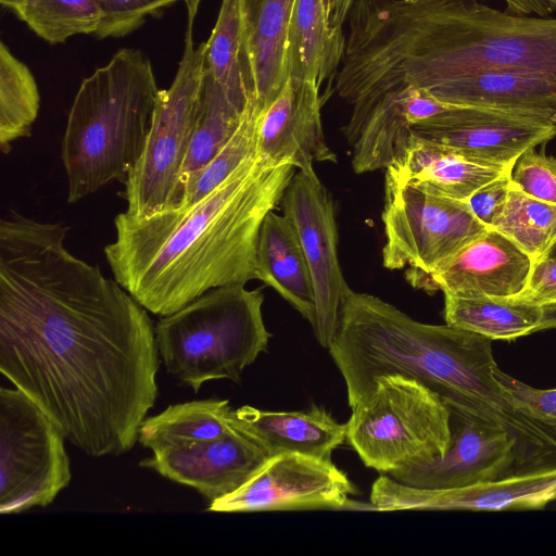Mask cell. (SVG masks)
I'll return each mask as SVG.
<instances>
[{
  "label": "cell",
  "mask_w": 556,
  "mask_h": 556,
  "mask_svg": "<svg viewBox=\"0 0 556 556\" xmlns=\"http://www.w3.org/2000/svg\"><path fill=\"white\" fill-rule=\"evenodd\" d=\"M355 0H323L327 21L332 28H342Z\"/></svg>",
  "instance_id": "cell-39"
},
{
  "label": "cell",
  "mask_w": 556,
  "mask_h": 556,
  "mask_svg": "<svg viewBox=\"0 0 556 556\" xmlns=\"http://www.w3.org/2000/svg\"><path fill=\"white\" fill-rule=\"evenodd\" d=\"M384 190L382 264L388 269L429 273L490 228L466 201L435 194L388 173Z\"/></svg>",
  "instance_id": "cell-9"
},
{
  "label": "cell",
  "mask_w": 556,
  "mask_h": 556,
  "mask_svg": "<svg viewBox=\"0 0 556 556\" xmlns=\"http://www.w3.org/2000/svg\"><path fill=\"white\" fill-rule=\"evenodd\" d=\"M470 157L452 148L413 137L388 174L435 194L467 201L478 189L514 168Z\"/></svg>",
  "instance_id": "cell-20"
},
{
  "label": "cell",
  "mask_w": 556,
  "mask_h": 556,
  "mask_svg": "<svg viewBox=\"0 0 556 556\" xmlns=\"http://www.w3.org/2000/svg\"><path fill=\"white\" fill-rule=\"evenodd\" d=\"M450 105L418 87L408 86L384 94L366 114L352 144L354 172L387 169L401 160L412 144L413 125Z\"/></svg>",
  "instance_id": "cell-18"
},
{
  "label": "cell",
  "mask_w": 556,
  "mask_h": 556,
  "mask_svg": "<svg viewBox=\"0 0 556 556\" xmlns=\"http://www.w3.org/2000/svg\"><path fill=\"white\" fill-rule=\"evenodd\" d=\"M65 437L23 391L0 390V514L46 507L72 478Z\"/></svg>",
  "instance_id": "cell-8"
},
{
  "label": "cell",
  "mask_w": 556,
  "mask_h": 556,
  "mask_svg": "<svg viewBox=\"0 0 556 556\" xmlns=\"http://www.w3.org/2000/svg\"><path fill=\"white\" fill-rule=\"evenodd\" d=\"M543 312L542 331L556 329V257H544L533 264L526 288L511 296Z\"/></svg>",
  "instance_id": "cell-35"
},
{
  "label": "cell",
  "mask_w": 556,
  "mask_h": 556,
  "mask_svg": "<svg viewBox=\"0 0 556 556\" xmlns=\"http://www.w3.org/2000/svg\"><path fill=\"white\" fill-rule=\"evenodd\" d=\"M338 94L358 127L384 94L431 92L488 72H528L556 83V18L502 12L478 0H355Z\"/></svg>",
  "instance_id": "cell-2"
},
{
  "label": "cell",
  "mask_w": 556,
  "mask_h": 556,
  "mask_svg": "<svg viewBox=\"0 0 556 556\" xmlns=\"http://www.w3.org/2000/svg\"><path fill=\"white\" fill-rule=\"evenodd\" d=\"M346 39L329 26L323 0H295L287 35L288 77L318 87L342 62Z\"/></svg>",
  "instance_id": "cell-24"
},
{
  "label": "cell",
  "mask_w": 556,
  "mask_h": 556,
  "mask_svg": "<svg viewBox=\"0 0 556 556\" xmlns=\"http://www.w3.org/2000/svg\"><path fill=\"white\" fill-rule=\"evenodd\" d=\"M242 114L204 71L191 140L170 208L181 185L220 151L238 128Z\"/></svg>",
  "instance_id": "cell-28"
},
{
  "label": "cell",
  "mask_w": 556,
  "mask_h": 556,
  "mask_svg": "<svg viewBox=\"0 0 556 556\" xmlns=\"http://www.w3.org/2000/svg\"><path fill=\"white\" fill-rule=\"evenodd\" d=\"M511 179L525 193L556 204V156L527 150L516 161Z\"/></svg>",
  "instance_id": "cell-34"
},
{
  "label": "cell",
  "mask_w": 556,
  "mask_h": 556,
  "mask_svg": "<svg viewBox=\"0 0 556 556\" xmlns=\"http://www.w3.org/2000/svg\"><path fill=\"white\" fill-rule=\"evenodd\" d=\"M444 319L492 341H515L542 331L540 307L509 298H457L444 295Z\"/></svg>",
  "instance_id": "cell-26"
},
{
  "label": "cell",
  "mask_w": 556,
  "mask_h": 556,
  "mask_svg": "<svg viewBox=\"0 0 556 556\" xmlns=\"http://www.w3.org/2000/svg\"><path fill=\"white\" fill-rule=\"evenodd\" d=\"M490 228L513 241L534 264L556 243V204L538 200L511 182Z\"/></svg>",
  "instance_id": "cell-29"
},
{
  "label": "cell",
  "mask_w": 556,
  "mask_h": 556,
  "mask_svg": "<svg viewBox=\"0 0 556 556\" xmlns=\"http://www.w3.org/2000/svg\"><path fill=\"white\" fill-rule=\"evenodd\" d=\"M267 452L231 421L222 437L152 451L140 466L197 490L211 502L232 493L268 460Z\"/></svg>",
  "instance_id": "cell-15"
},
{
  "label": "cell",
  "mask_w": 556,
  "mask_h": 556,
  "mask_svg": "<svg viewBox=\"0 0 556 556\" xmlns=\"http://www.w3.org/2000/svg\"><path fill=\"white\" fill-rule=\"evenodd\" d=\"M15 15L49 43L94 35L101 22L99 0H29Z\"/></svg>",
  "instance_id": "cell-32"
},
{
  "label": "cell",
  "mask_w": 556,
  "mask_h": 556,
  "mask_svg": "<svg viewBox=\"0 0 556 556\" xmlns=\"http://www.w3.org/2000/svg\"><path fill=\"white\" fill-rule=\"evenodd\" d=\"M283 215L293 225L302 244L314 285L319 344L329 349L334 338L341 305L351 291L338 257V230L330 193L317 174L299 170L282 197Z\"/></svg>",
  "instance_id": "cell-10"
},
{
  "label": "cell",
  "mask_w": 556,
  "mask_h": 556,
  "mask_svg": "<svg viewBox=\"0 0 556 556\" xmlns=\"http://www.w3.org/2000/svg\"><path fill=\"white\" fill-rule=\"evenodd\" d=\"M429 93L448 104L528 113L556 124V83L536 73H481L448 81Z\"/></svg>",
  "instance_id": "cell-21"
},
{
  "label": "cell",
  "mask_w": 556,
  "mask_h": 556,
  "mask_svg": "<svg viewBox=\"0 0 556 556\" xmlns=\"http://www.w3.org/2000/svg\"><path fill=\"white\" fill-rule=\"evenodd\" d=\"M231 421L269 457L300 453L331 460L333 450L346 440V425L316 405L295 412H271L244 405L232 410Z\"/></svg>",
  "instance_id": "cell-19"
},
{
  "label": "cell",
  "mask_w": 556,
  "mask_h": 556,
  "mask_svg": "<svg viewBox=\"0 0 556 556\" xmlns=\"http://www.w3.org/2000/svg\"><path fill=\"white\" fill-rule=\"evenodd\" d=\"M412 134L477 160L510 165L527 150L552 140L556 124L528 113L451 104L414 124Z\"/></svg>",
  "instance_id": "cell-12"
},
{
  "label": "cell",
  "mask_w": 556,
  "mask_h": 556,
  "mask_svg": "<svg viewBox=\"0 0 556 556\" xmlns=\"http://www.w3.org/2000/svg\"><path fill=\"white\" fill-rule=\"evenodd\" d=\"M294 174L291 163L255 155L193 204L148 217L119 213L104 248L114 279L161 317L214 288L257 279L262 224Z\"/></svg>",
  "instance_id": "cell-3"
},
{
  "label": "cell",
  "mask_w": 556,
  "mask_h": 556,
  "mask_svg": "<svg viewBox=\"0 0 556 556\" xmlns=\"http://www.w3.org/2000/svg\"><path fill=\"white\" fill-rule=\"evenodd\" d=\"M256 275L315 325L311 270L298 233L283 214L270 211L264 218L257 240Z\"/></svg>",
  "instance_id": "cell-23"
},
{
  "label": "cell",
  "mask_w": 556,
  "mask_h": 556,
  "mask_svg": "<svg viewBox=\"0 0 556 556\" xmlns=\"http://www.w3.org/2000/svg\"><path fill=\"white\" fill-rule=\"evenodd\" d=\"M28 1L29 0H0L2 7L11 10L14 13L23 8Z\"/></svg>",
  "instance_id": "cell-41"
},
{
  "label": "cell",
  "mask_w": 556,
  "mask_h": 556,
  "mask_svg": "<svg viewBox=\"0 0 556 556\" xmlns=\"http://www.w3.org/2000/svg\"><path fill=\"white\" fill-rule=\"evenodd\" d=\"M451 418L453 441L443 458L388 476L413 486L450 489L513 475L514 443L504 431L453 409Z\"/></svg>",
  "instance_id": "cell-16"
},
{
  "label": "cell",
  "mask_w": 556,
  "mask_h": 556,
  "mask_svg": "<svg viewBox=\"0 0 556 556\" xmlns=\"http://www.w3.org/2000/svg\"><path fill=\"white\" fill-rule=\"evenodd\" d=\"M228 400L205 399L173 404L142 421L138 441L151 451L222 437L231 428Z\"/></svg>",
  "instance_id": "cell-25"
},
{
  "label": "cell",
  "mask_w": 556,
  "mask_h": 556,
  "mask_svg": "<svg viewBox=\"0 0 556 556\" xmlns=\"http://www.w3.org/2000/svg\"><path fill=\"white\" fill-rule=\"evenodd\" d=\"M355 488L331 460L286 453L271 456L243 485L210 503L208 511L345 509Z\"/></svg>",
  "instance_id": "cell-11"
},
{
  "label": "cell",
  "mask_w": 556,
  "mask_h": 556,
  "mask_svg": "<svg viewBox=\"0 0 556 556\" xmlns=\"http://www.w3.org/2000/svg\"><path fill=\"white\" fill-rule=\"evenodd\" d=\"M513 169L478 189L466 202L475 216L488 227L504 205L513 182Z\"/></svg>",
  "instance_id": "cell-37"
},
{
  "label": "cell",
  "mask_w": 556,
  "mask_h": 556,
  "mask_svg": "<svg viewBox=\"0 0 556 556\" xmlns=\"http://www.w3.org/2000/svg\"><path fill=\"white\" fill-rule=\"evenodd\" d=\"M532 260L493 228L429 273L406 269L405 278L429 294L457 298H511L527 286Z\"/></svg>",
  "instance_id": "cell-14"
},
{
  "label": "cell",
  "mask_w": 556,
  "mask_h": 556,
  "mask_svg": "<svg viewBox=\"0 0 556 556\" xmlns=\"http://www.w3.org/2000/svg\"><path fill=\"white\" fill-rule=\"evenodd\" d=\"M319 87L288 77L277 97L261 112L257 155L271 163H291L315 174V162H336L321 125Z\"/></svg>",
  "instance_id": "cell-17"
},
{
  "label": "cell",
  "mask_w": 556,
  "mask_h": 556,
  "mask_svg": "<svg viewBox=\"0 0 556 556\" xmlns=\"http://www.w3.org/2000/svg\"><path fill=\"white\" fill-rule=\"evenodd\" d=\"M263 302L260 290L230 285L163 316L155 326V341L167 372L194 393L211 380L240 382L242 371L266 351L271 337Z\"/></svg>",
  "instance_id": "cell-5"
},
{
  "label": "cell",
  "mask_w": 556,
  "mask_h": 556,
  "mask_svg": "<svg viewBox=\"0 0 556 556\" xmlns=\"http://www.w3.org/2000/svg\"><path fill=\"white\" fill-rule=\"evenodd\" d=\"M204 71L205 42L194 47L193 24H187L175 78L168 89H160L142 153L124 180L122 195L129 215L148 217L172 207L191 140Z\"/></svg>",
  "instance_id": "cell-7"
},
{
  "label": "cell",
  "mask_w": 556,
  "mask_h": 556,
  "mask_svg": "<svg viewBox=\"0 0 556 556\" xmlns=\"http://www.w3.org/2000/svg\"><path fill=\"white\" fill-rule=\"evenodd\" d=\"M159 91L150 60L132 48L81 81L62 140L70 203L125 180L142 153Z\"/></svg>",
  "instance_id": "cell-4"
},
{
  "label": "cell",
  "mask_w": 556,
  "mask_h": 556,
  "mask_svg": "<svg viewBox=\"0 0 556 556\" xmlns=\"http://www.w3.org/2000/svg\"><path fill=\"white\" fill-rule=\"evenodd\" d=\"M40 97L30 70L0 43V147L9 153L12 143L28 137L38 116Z\"/></svg>",
  "instance_id": "cell-30"
},
{
  "label": "cell",
  "mask_w": 556,
  "mask_h": 556,
  "mask_svg": "<svg viewBox=\"0 0 556 556\" xmlns=\"http://www.w3.org/2000/svg\"><path fill=\"white\" fill-rule=\"evenodd\" d=\"M294 1L241 0L245 56L262 111L288 79L287 35Z\"/></svg>",
  "instance_id": "cell-22"
},
{
  "label": "cell",
  "mask_w": 556,
  "mask_h": 556,
  "mask_svg": "<svg viewBox=\"0 0 556 556\" xmlns=\"http://www.w3.org/2000/svg\"><path fill=\"white\" fill-rule=\"evenodd\" d=\"M205 71L239 110L244 111L255 101L244 49L241 0H222L216 23L205 41Z\"/></svg>",
  "instance_id": "cell-27"
},
{
  "label": "cell",
  "mask_w": 556,
  "mask_h": 556,
  "mask_svg": "<svg viewBox=\"0 0 556 556\" xmlns=\"http://www.w3.org/2000/svg\"><path fill=\"white\" fill-rule=\"evenodd\" d=\"M495 377L508 394L529 407L532 414L556 419V388L536 389L504 372L498 366Z\"/></svg>",
  "instance_id": "cell-36"
},
{
  "label": "cell",
  "mask_w": 556,
  "mask_h": 556,
  "mask_svg": "<svg viewBox=\"0 0 556 556\" xmlns=\"http://www.w3.org/2000/svg\"><path fill=\"white\" fill-rule=\"evenodd\" d=\"M99 39L124 37L139 28L148 16L159 17L164 9L181 0H99ZM185 2V0H182Z\"/></svg>",
  "instance_id": "cell-33"
},
{
  "label": "cell",
  "mask_w": 556,
  "mask_h": 556,
  "mask_svg": "<svg viewBox=\"0 0 556 556\" xmlns=\"http://www.w3.org/2000/svg\"><path fill=\"white\" fill-rule=\"evenodd\" d=\"M508 13L527 16L530 14L545 17L556 12V0H504Z\"/></svg>",
  "instance_id": "cell-38"
},
{
  "label": "cell",
  "mask_w": 556,
  "mask_h": 556,
  "mask_svg": "<svg viewBox=\"0 0 556 556\" xmlns=\"http://www.w3.org/2000/svg\"><path fill=\"white\" fill-rule=\"evenodd\" d=\"M262 109L251 101L241 122L220 151L180 187L173 208L201 200L224 182L244 161L257 155V127ZM170 210V208H169Z\"/></svg>",
  "instance_id": "cell-31"
},
{
  "label": "cell",
  "mask_w": 556,
  "mask_h": 556,
  "mask_svg": "<svg viewBox=\"0 0 556 556\" xmlns=\"http://www.w3.org/2000/svg\"><path fill=\"white\" fill-rule=\"evenodd\" d=\"M346 441L382 475L443 458L453 441L450 407L415 378H377L352 407Z\"/></svg>",
  "instance_id": "cell-6"
},
{
  "label": "cell",
  "mask_w": 556,
  "mask_h": 556,
  "mask_svg": "<svg viewBox=\"0 0 556 556\" xmlns=\"http://www.w3.org/2000/svg\"><path fill=\"white\" fill-rule=\"evenodd\" d=\"M553 501H556V468L450 489L413 486L381 475L370 491L371 509L378 511H515L543 509Z\"/></svg>",
  "instance_id": "cell-13"
},
{
  "label": "cell",
  "mask_w": 556,
  "mask_h": 556,
  "mask_svg": "<svg viewBox=\"0 0 556 556\" xmlns=\"http://www.w3.org/2000/svg\"><path fill=\"white\" fill-rule=\"evenodd\" d=\"M547 257H556V243L553 245V248L549 250Z\"/></svg>",
  "instance_id": "cell-42"
},
{
  "label": "cell",
  "mask_w": 556,
  "mask_h": 556,
  "mask_svg": "<svg viewBox=\"0 0 556 556\" xmlns=\"http://www.w3.org/2000/svg\"><path fill=\"white\" fill-rule=\"evenodd\" d=\"M203 0H185V4L187 8V21L194 22L200 3Z\"/></svg>",
  "instance_id": "cell-40"
},
{
  "label": "cell",
  "mask_w": 556,
  "mask_h": 556,
  "mask_svg": "<svg viewBox=\"0 0 556 556\" xmlns=\"http://www.w3.org/2000/svg\"><path fill=\"white\" fill-rule=\"evenodd\" d=\"M67 229L13 211L0 220V371L74 446L117 456L157 399L155 327L66 249Z\"/></svg>",
  "instance_id": "cell-1"
}]
</instances>
